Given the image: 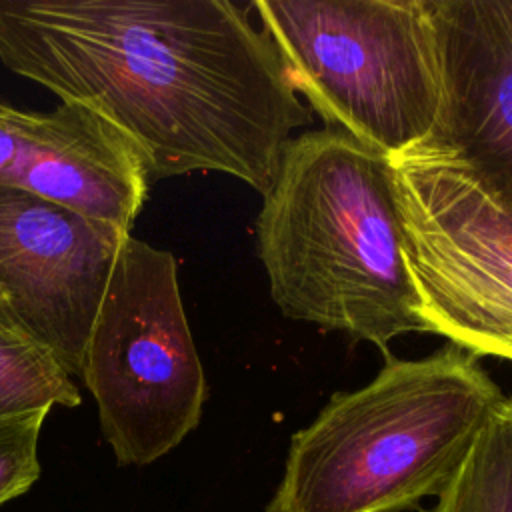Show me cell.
I'll return each mask as SVG.
<instances>
[{
  "instance_id": "obj_11",
  "label": "cell",
  "mask_w": 512,
  "mask_h": 512,
  "mask_svg": "<svg viewBox=\"0 0 512 512\" xmlns=\"http://www.w3.org/2000/svg\"><path fill=\"white\" fill-rule=\"evenodd\" d=\"M80 402V392L60 362L0 318V424L54 404L74 408Z\"/></svg>"
},
{
  "instance_id": "obj_7",
  "label": "cell",
  "mask_w": 512,
  "mask_h": 512,
  "mask_svg": "<svg viewBox=\"0 0 512 512\" xmlns=\"http://www.w3.org/2000/svg\"><path fill=\"white\" fill-rule=\"evenodd\" d=\"M22 188L0 186V318L80 376L124 238Z\"/></svg>"
},
{
  "instance_id": "obj_12",
  "label": "cell",
  "mask_w": 512,
  "mask_h": 512,
  "mask_svg": "<svg viewBox=\"0 0 512 512\" xmlns=\"http://www.w3.org/2000/svg\"><path fill=\"white\" fill-rule=\"evenodd\" d=\"M48 412H28L0 424V506L26 492L40 476L38 436Z\"/></svg>"
},
{
  "instance_id": "obj_13",
  "label": "cell",
  "mask_w": 512,
  "mask_h": 512,
  "mask_svg": "<svg viewBox=\"0 0 512 512\" xmlns=\"http://www.w3.org/2000/svg\"><path fill=\"white\" fill-rule=\"evenodd\" d=\"M28 112L0 102V186H14L26 136Z\"/></svg>"
},
{
  "instance_id": "obj_8",
  "label": "cell",
  "mask_w": 512,
  "mask_h": 512,
  "mask_svg": "<svg viewBox=\"0 0 512 512\" xmlns=\"http://www.w3.org/2000/svg\"><path fill=\"white\" fill-rule=\"evenodd\" d=\"M440 110L420 148L454 162L512 218V0H424Z\"/></svg>"
},
{
  "instance_id": "obj_6",
  "label": "cell",
  "mask_w": 512,
  "mask_h": 512,
  "mask_svg": "<svg viewBox=\"0 0 512 512\" xmlns=\"http://www.w3.org/2000/svg\"><path fill=\"white\" fill-rule=\"evenodd\" d=\"M392 162L402 248L428 332L512 362V218L448 158Z\"/></svg>"
},
{
  "instance_id": "obj_2",
  "label": "cell",
  "mask_w": 512,
  "mask_h": 512,
  "mask_svg": "<svg viewBox=\"0 0 512 512\" xmlns=\"http://www.w3.org/2000/svg\"><path fill=\"white\" fill-rule=\"evenodd\" d=\"M256 236L284 316L382 354L400 334L428 332L402 248L392 162L352 136L324 128L288 142Z\"/></svg>"
},
{
  "instance_id": "obj_3",
  "label": "cell",
  "mask_w": 512,
  "mask_h": 512,
  "mask_svg": "<svg viewBox=\"0 0 512 512\" xmlns=\"http://www.w3.org/2000/svg\"><path fill=\"white\" fill-rule=\"evenodd\" d=\"M502 398L478 356L450 342L418 360L388 352L376 378L292 434L264 512L412 510L442 494Z\"/></svg>"
},
{
  "instance_id": "obj_5",
  "label": "cell",
  "mask_w": 512,
  "mask_h": 512,
  "mask_svg": "<svg viewBox=\"0 0 512 512\" xmlns=\"http://www.w3.org/2000/svg\"><path fill=\"white\" fill-rule=\"evenodd\" d=\"M80 378L120 464H150L198 426L206 378L168 250L124 238Z\"/></svg>"
},
{
  "instance_id": "obj_10",
  "label": "cell",
  "mask_w": 512,
  "mask_h": 512,
  "mask_svg": "<svg viewBox=\"0 0 512 512\" xmlns=\"http://www.w3.org/2000/svg\"><path fill=\"white\" fill-rule=\"evenodd\" d=\"M424 512H512V398L490 410L460 470Z\"/></svg>"
},
{
  "instance_id": "obj_9",
  "label": "cell",
  "mask_w": 512,
  "mask_h": 512,
  "mask_svg": "<svg viewBox=\"0 0 512 512\" xmlns=\"http://www.w3.org/2000/svg\"><path fill=\"white\" fill-rule=\"evenodd\" d=\"M14 188L130 234L150 176L122 130L82 104L62 102L50 114L28 112Z\"/></svg>"
},
{
  "instance_id": "obj_1",
  "label": "cell",
  "mask_w": 512,
  "mask_h": 512,
  "mask_svg": "<svg viewBox=\"0 0 512 512\" xmlns=\"http://www.w3.org/2000/svg\"><path fill=\"white\" fill-rule=\"evenodd\" d=\"M0 62L112 122L150 182L208 170L264 196L312 120L270 38L228 0H0Z\"/></svg>"
},
{
  "instance_id": "obj_4",
  "label": "cell",
  "mask_w": 512,
  "mask_h": 512,
  "mask_svg": "<svg viewBox=\"0 0 512 512\" xmlns=\"http://www.w3.org/2000/svg\"><path fill=\"white\" fill-rule=\"evenodd\" d=\"M250 10L330 128L390 160L428 142L440 72L424 0H256Z\"/></svg>"
}]
</instances>
